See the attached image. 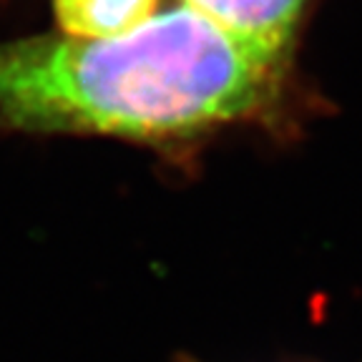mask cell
Returning <instances> with one entry per match:
<instances>
[{
	"instance_id": "6da1fadb",
	"label": "cell",
	"mask_w": 362,
	"mask_h": 362,
	"mask_svg": "<svg viewBox=\"0 0 362 362\" xmlns=\"http://www.w3.org/2000/svg\"><path fill=\"white\" fill-rule=\"evenodd\" d=\"M289 61L189 6L111 38L0 40V134L184 139L279 101Z\"/></svg>"
},
{
	"instance_id": "7a4b0ae2",
	"label": "cell",
	"mask_w": 362,
	"mask_h": 362,
	"mask_svg": "<svg viewBox=\"0 0 362 362\" xmlns=\"http://www.w3.org/2000/svg\"><path fill=\"white\" fill-rule=\"evenodd\" d=\"M234 33L292 51L307 0H181Z\"/></svg>"
},
{
	"instance_id": "3957f363",
	"label": "cell",
	"mask_w": 362,
	"mask_h": 362,
	"mask_svg": "<svg viewBox=\"0 0 362 362\" xmlns=\"http://www.w3.org/2000/svg\"><path fill=\"white\" fill-rule=\"evenodd\" d=\"M58 28L74 38L129 33L158 13V0H53Z\"/></svg>"
},
{
	"instance_id": "277c9868",
	"label": "cell",
	"mask_w": 362,
	"mask_h": 362,
	"mask_svg": "<svg viewBox=\"0 0 362 362\" xmlns=\"http://www.w3.org/2000/svg\"><path fill=\"white\" fill-rule=\"evenodd\" d=\"M179 362H199V360H192V357H181Z\"/></svg>"
}]
</instances>
